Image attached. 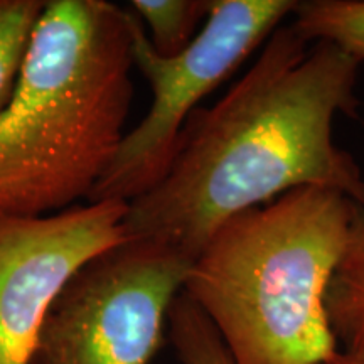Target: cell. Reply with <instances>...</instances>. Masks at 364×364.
Segmentation results:
<instances>
[{
    "label": "cell",
    "instance_id": "6da1fadb",
    "mask_svg": "<svg viewBox=\"0 0 364 364\" xmlns=\"http://www.w3.org/2000/svg\"><path fill=\"white\" fill-rule=\"evenodd\" d=\"M359 63L280 26L250 70L189 117L166 176L129 203L124 231L193 263L228 218L316 186L364 203L361 166L334 140L354 117Z\"/></svg>",
    "mask_w": 364,
    "mask_h": 364
},
{
    "label": "cell",
    "instance_id": "7a4b0ae2",
    "mask_svg": "<svg viewBox=\"0 0 364 364\" xmlns=\"http://www.w3.org/2000/svg\"><path fill=\"white\" fill-rule=\"evenodd\" d=\"M132 70L129 9L48 0L0 115V218L88 201L127 135Z\"/></svg>",
    "mask_w": 364,
    "mask_h": 364
},
{
    "label": "cell",
    "instance_id": "3957f363",
    "mask_svg": "<svg viewBox=\"0 0 364 364\" xmlns=\"http://www.w3.org/2000/svg\"><path fill=\"white\" fill-rule=\"evenodd\" d=\"M356 211L341 191L304 186L211 235L182 292L236 364H321L339 351L324 300Z\"/></svg>",
    "mask_w": 364,
    "mask_h": 364
},
{
    "label": "cell",
    "instance_id": "277c9868",
    "mask_svg": "<svg viewBox=\"0 0 364 364\" xmlns=\"http://www.w3.org/2000/svg\"><path fill=\"white\" fill-rule=\"evenodd\" d=\"M295 6V0H211L203 29L169 58L152 48L142 21L129 9L134 68L149 81L154 100L140 124L127 132L88 203H132L152 189L169 169L199 102L262 48Z\"/></svg>",
    "mask_w": 364,
    "mask_h": 364
},
{
    "label": "cell",
    "instance_id": "5b68a950",
    "mask_svg": "<svg viewBox=\"0 0 364 364\" xmlns=\"http://www.w3.org/2000/svg\"><path fill=\"white\" fill-rule=\"evenodd\" d=\"M189 267L147 240L91 258L49 309L31 364H152Z\"/></svg>",
    "mask_w": 364,
    "mask_h": 364
},
{
    "label": "cell",
    "instance_id": "8992f818",
    "mask_svg": "<svg viewBox=\"0 0 364 364\" xmlns=\"http://www.w3.org/2000/svg\"><path fill=\"white\" fill-rule=\"evenodd\" d=\"M129 203L108 199L39 218H0V364H31L68 282L127 240Z\"/></svg>",
    "mask_w": 364,
    "mask_h": 364
},
{
    "label": "cell",
    "instance_id": "52a82bcc",
    "mask_svg": "<svg viewBox=\"0 0 364 364\" xmlns=\"http://www.w3.org/2000/svg\"><path fill=\"white\" fill-rule=\"evenodd\" d=\"M326 316L339 351L364 364V203L326 292Z\"/></svg>",
    "mask_w": 364,
    "mask_h": 364
},
{
    "label": "cell",
    "instance_id": "ba28073f",
    "mask_svg": "<svg viewBox=\"0 0 364 364\" xmlns=\"http://www.w3.org/2000/svg\"><path fill=\"white\" fill-rule=\"evenodd\" d=\"M290 24L307 43L332 44L364 63V0L297 2Z\"/></svg>",
    "mask_w": 364,
    "mask_h": 364
},
{
    "label": "cell",
    "instance_id": "9c48e42d",
    "mask_svg": "<svg viewBox=\"0 0 364 364\" xmlns=\"http://www.w3.org/2000/svg\"><path fill=\"white\" fill-rule=\"evenodd\" d=\"M132 11L149 27V41L161 56H176L196 38L206 22L211 0H134Z\"/></svg>",
    "mask_w": 364,
    "mask_h": 364
},
{
    "label": "cell",
    "instance_id": "30bf717a",
    "mask_svg": "<svg viewBox=\"0 0 364 364\" xmlns=\"http://www.w3.org/2000/svg\"><path fill=\"white\" fill-rule=\"evenodd\" d=\"M48 0H0V115L11 102Z\"/></svg>",
    "mask_w": 364,
    "mask_h": 364
},
{
    "label": "cell",
    "instance_id": "8fae6325",
    "mask_svg": "<svg viewBox=\"0 0 364 364\" xmlns=\"http://www.w3.org/2000/svg\"><path fill=\"white\" fill-rule=\"evenodd\" d=\"M167 327L182 364H236L206 314L184 292L172 302Z\"/></svg>",
    "mask_w": 364,
    "mask_h": 364
},
{
    "label": "cell",
    "instance_id": "7c38bea8",
    "mask_svg": "<svg viewBox=\"0 0 364 364\" xmlns=\"http://www.w3.org/2000/svg\"><path fill=\"white\" fill-rule=\"evenodd\" d=\"M321 364H361V363L354 361V359H351L349 356H346V354L338 351L331 359H327V361L321 363Z\"/></svg>",
    "mask_w": 364,
    "mask_h": 364
}]
</instances>
